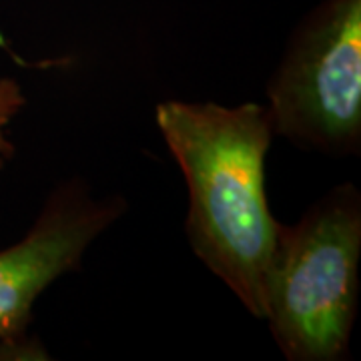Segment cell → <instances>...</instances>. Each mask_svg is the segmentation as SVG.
I'll use <instances>...</instances> for the list:
<instances>
[{
    "label": "cell",
    "mask_w": 361,
    "mask_h": 361,
    "mask_svg": "<svg viewBox=\"0 0 361 361\" xmlns=\"http://www.w3.org/2000/svg\"><path fill=\"white\" fill-rule=\"evenodd\" d=\"M0 47H4L6 49V42H4V39H2V35H0ZM8 51V49H6Z\"/></svg>",
    "instance_id": "6"
},
{
    "label": "cell",
    "mask_w": 361,
    "mask_h": 361,
    "mask_svg": "<svg viewBox=\"0 0 361 361\" xmlns=\"http://www.w3.org/2000/svg\"><path fill=\"white\" fill-rule=\"evenodd\" d=\"M267 97L273 135L325 155H360L361 0H323L301 20Z\"/></svg>",
    "instance_id": "3"
},
{
    "label": "cell",
    "mask_w": 361,
    "mask_h": 361,
    "mask_svg": "<svg viewBox=\"0 0 361 361\" xmlns=\"http://www.w3.org/2000/svg\"><path fill=\"white\" fill-rule=\"evenodd\" d=\"M361 195L343 183L295 225H279L265 273V317L291 361H336L357 315Z\"/></svg>",
    "instance_id": "2"
},
{
    "label": "cell",
    "mask_w": 361,
    "mask_h": 361,
    "mask_svg": "<svg viewBox=\"0 0 361 361\" xmlns=\"http://www.w3.org/2000/svg\"><path fill=\"white\" fill-rule=\"evenodd\" d=\"M23 104H25V97L20 92V87L13 78H2L0 80V167L14 155L13 142L4 137V127L23 109Z\"/></svg>",
    "instance_id": "5"
},
{
    "label": "cell",
    "mask_w": 361,
    "mask_h": 361,
    "mask_svg": "<svg viewBox=\"0 0 361 361\" xmlns=\"http://www.w3.org/2000/svg\"><path fill=\"white\" fill-rule=\"evenodd\" d=\"M123 211V199H92L80 179L49 195L25 239L0 251V351H32L26 331L37 297L77 269L90 243Z\"/></svg>",
    "instance_id": "4"
},
{
    "label": "cell",
    "mask_w": 361,
    "mask_h": 361,
    "mask_svg": "<svg viewBox=\"0 0 361 361\" xmlns=\"http://www.w3.org/2000/svg\"><path fill=\"white\" fill-rule=\"evenodd\" d=\"M157 125L189 187L191 249L263 319L265 273L281 225L265 197L267 109L169 101L157 106Z\"/></svg>",
    "instance_id": "1"
}]
</instances>
